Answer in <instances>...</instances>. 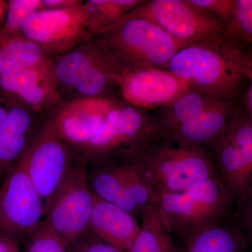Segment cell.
<instances>
[{"mask_svg":"<svg viewBox=\"0 0 252 252\" xmlns=\"http://www.w3.org/2000/svg\"><path fill=\"white\" fill-rule=\"evenodd\" d=\"M164 69L208 95L242 99L245 45L229 33L213 36L181 48Z\"/></svg>","mask_w":252,"mask_h":252,"instance_id":"cell-1","label":"cell"},{"mask_svg":"<svg viewBox=\"0 0 252 252\" xmlns=\"http://www.w3.org/2000/svg\"><path fill=\"white\" fill-rule=\"evenodd\" d=\"M157 135L210 151L245 113L243 100L212 97L190 89L167 107L154 111Z\"/></svg>","mask_w":252,"mask_h":252,"instance_id":"cell-2","label":"cell"},{"mask_svg":"<svg viewBox=\"0 0 252 252\" xmlns=\"http://www.w3.org/2000/svg\"><path fill=\"white\" fill-rule=\"evenodd\" d=\"M132 157L154 195L184 191L220 175L210 151L171 137L155 136Z\"/></svg>","mask_w":252,"mask_h":252,"instance_id":"cell-3","label":"cell"},{"mask_svg":"<svg viewBox=\"0 0 252 252\" xmlns=\"http://www.w3.org/2000/svg\"><path fill=\"white\" fill-rule=\"evenodd\" d=\"M153 203L170 233L180 238L208 225L229 220L236 200L220 175L178 193L158 192Z\"/></svg>","mask_w":252,"mask_h":252,"instance_id":"cell-4","label":"cell"},{"mask_svg":"<svg viewBox=\"0 0 252 252\" xmlns=\"http://www.w3.org/2000/svg\"><path fill=\"white\" fill-rule=\"evenodd\" d=\"M123 73L147 69H164L176 53L186 45L157 24L144 18L124 20L95 36Z\"/></svg>","mask_w":252,"mask_h":252,"instance_id":"cell-5","label":"cell"},{"mask_svg":"<svg viewBox=\"0 0 252 252\" xmlns=\"http://www.w3.org/2000/svg\"><path fill=\"white\" fill-rule=\"evenodd\" d=\"M53 60L63 102L118 94L123 72L97 37Z\"/></svg>","mask_w":252,"mask_h":252,"instance_id":"cell-6","label":"cell"},{"mask_svg":"<svg viewBox=\"0 0 252 252\" xmlns=\"http://www.w3.org/2000/svg\"><path fill=\"white\" fill-rule=\"evenodd\" d=\"M157 133L154 113L119 98L94 138L73 154L84 165L135 156Z\"/></svg>","mask_w":252,"mask_h":252,"instance_id":"cell-7","label":"cell"},{"mask_svg":"<svg viewBox=\"0 0 252 252\" xmlns=\"http://www.w3.org/2000/svg\"><path fill=\"white\" fill-rule=\"evenodd\" d=\"M94 203L86 165L74 158L41 223L67 245L89 230Z\"/></svg>","mask_w":252,"mask_h":252,"instance_id":"cell-8","label":"cell"},{"mask_svg":"<svg viewBox=\"0 0 252 252\" xmlns=\"http://www.w3.org/2000/svg\"><path fill=\"white\" fill-rule=\"evenodd\" d=\"M21 33L56 59L94 39L85 2L59 9H43L28 18Z\"/></svg>","mask_w":252,"mask_h":252,"instance_id":"cell-9","label":"cell"},{"mask_svg":"<svg viewBox=\"0 0 252 252\" xmlns=\"http://www.w3.org/2000/svg\"><path fill=\"white\" fill-rule=\"evenodd\" d=\"M44 216L42 199L21 157L0 186V235L16 242L27 241Z\"/></svg>","mask_w":252,"mask_h":252,"instance_id":"cell-10","label":"cell"},{"mask_svg":"<svg viewBox=\"0 0 252 252\" xmlns=\"http://www.w3.org/2000/svg\"><path fill=\"white\" fill-rule=\"evenodd\" d=\"M22 158L32 183L42 199L45 213L74 162L72 151L57 135L47 119Z\"/></svg>","mask_w":252,"mask_h":252,"instance_id":"cell-11","label":"cell"},{"mask_svg":"<svg viewBox=\"0 0 252 252\" xmlns=\"http://www.w3.org/2000/svg\"><path fill=\"white\" fill-rule=\"evenodd\" d=\"M131 17L149 20L172 37L187 44L228 33L225 25L190 0L147 1L128 18Z\"/></svg>","mask_w":252,"mask_h":252,"instance_id":"cell-12","label":"cell"},{"mask_svg":"<svg viewBox=\"0 0 252 252\" xmlns=\"http://www.w3.org/2000/svg\"><path fill=\"white\" fill-rule=\"evenodd\" d=\"M210 152L219 175L234 195L238 207L252 188V122L246 112Z\"/></svg>","mask_w":252,"mask_h":252,"instance_id":"cell-13","label":"cell"},{"mask_svg":"<svg viewBox=\"0 0 252 252\" xmlns=\"http://www.w3.org/2000/svg\"><path fill=\"white\" fill-rule=\"evenodd\" d=\"M119 98V94H112L63 102L49 119L74 154L98 133Z\"/></svg>","mask_w":252,"mask_h":252,"instance_id":"cell-14","label":"cell"},{"mask_svg":"<svg viewBox=\"0 0 252 252\" xmlns=\"http://www.w3.org/2000/svg\"><path fill=\"white\" fill-rule=\"evenodd\" d=\"M0 93L46 117L63 102L54 60L50 58L32 67L0 75Z\"/></svg>","mask_w":252,"mask_h":252,"instance_id":"cell-15","label":"cell"},{"mask_svg":"<svg viewBox=\"0 0 252 252\" xmlns=\"http://www.w3.org/2000/svg\"><path fill=\"white\" fill-rule=\"evenodd\" d=\"M191 89L189 83L165 69L147 68L123 73L118 94L127 103L157 111Z\"/></svg>","mask_w":252,"mask_h":252,"instance_id":"cell-16","label":"cell"},{"mask_svg":"<svg viewBox=\"0 0 252 252\" xmlns=\"http://www.w3.org/2000/svg\"><path fill=\"white\" fill-rule=\"evenodd\" d=\"M47 119L14 99L7 119L0 129V181L2 182L26 152Z\"/></svg>","mask_w":252,"mask_h":252,"instance_id":"cell-17","label":"cell"},{"mask_svg":"<svg viewBox=\"0 0 252 252\" xmlns=\"http://www.w3.org/2000/svg\"><path fill=\"white\" fill-rule=\"evenodd\" d=\"M89 230L104 241L128 252L138 234L140 224L130 212L94 195Z\"/></svg>","mask_w":252,"mask_h":252,"instance_id":"cell-18","label":"cell"},{"mask_svg":"<svg viewBox=\"0 0 252 252\" xmlns=\"http://www.w3.org/2000/svg\"><path fill=\"white\" fill-rule=\"evenodd\" d=\"M180 252H246L249 235L229 220L204 227L185 238Z\"/></svg>","mask_w":252,"mask_h":252,"instance_id":"cell-19","label":"cell"},{"mask_svg":"<svg viewBox=\"0 0 252 252\" xmlns=\"http://www.w3.org/2000/svg\"><path fill=\"white\" fill-rule=\"evenodd\" d=\"M86 167L88 182L94 195L122 207L135 217L141 215L127 194L119 158L89 164Z\"/></svg>","mask_w":252,"mask_h":252,"instance_id":"cell-20","label":"cell"},{"mask_svg":"<svg viewBox=\"0 0 252 252\" xmlns=\"http://www.w3.org/2000/svg\"><path fill=\"white\" fill-rule=\"evenodd\" d=\"M141 217L140 230L128 252H176L172 233L154 203L142 210Z\"/></svg>","mask_w":252,"mask_h":252,"instance_id":"cell-21","label":"cell"},{"mask_svg":"<svg viewBox=\"0 0 252 252\" xmlns=\"http://www.w3.org/2000/svg\"><path fill=\"white\" fill-rule=\"evenodd\" d=\"M147 1L143 0H89L84 1L89 14V29L95 36L127 19Z\"/></svg>","mask_w":252,"mask_h":252,"instance_id":"cell-22","label":"cell"},{"mask_svg":"<svg viewBox=\"0 0 252 252\" xmlns=\"http://www.w3.org/2000/svg\"><path fill=\"white\" fill-rule=\"evenodd\" d=\"M46 58L37 44L21 33L0 39V75L35 65Z\"/></svg>","mask_w":252,"mask_h":252,"instance_id":"cell-23","label":"cell"},{"mask_svg":"<svg viewBox=\"0 0 252 252\" xmlns=\"http://www.w3.org/2000/svg\"><path fill=\"white\" fill-rule=\"evenodd\" d=\"M43 8L42 0L8 1L4 21L0 27V39L20 34L28 18Z\"/></svg>","mask_w":252,"mask_h":252,"instance_id":"cell-24","label":"cell"},{"mask_svg":"<svg viewBox=\"0 0 252 252\" xmlns=\"http://www.w3.org/2000/svg\"><path fill=\"white\" fill-rule=\"evenodd\" d=\"M228 33L245 45L252 46V0H236Z\"/></svg>","mask_w":252,"mask_h":252,"instance_id":"cell-25","label":"cell"},{"mask_svg":"<svg viewBox=\"0 0 252 252\" xmlns=\"http://www.w3.org/2000/svg\"><path fill=\"white\" fill-rule=\"evenodd\" d=\"M25 252H67L66 243L58 235L39 223L26 241Z\"/></svg>","mask_w":252,"mask_h":252,"instance_id":"cell-26","label":"cell"},{"mask_svg":"<svg viewBox=\"0 0 252 252\" xmlns=\"http://www.w3.org/2000/svg\"><path fill=\"white\" fill-rule=\"evenodd\" d=\"M67 252H125L88 230L66 245Z\"/></svg>","mask_w":252,"mask_h":252,"instance_id":"cell-27","label":"cell"},{"mask_svg":"<svg viewBox=\"0 0 252 252\" xmlns=\"http://www.w3.org/2000/svg\"><path fill=\"white\" fill-rule=\"evenodd\" d=\"M192 4L220 20L228 27L234 14L236 0H190Z\"/></svg>","mask_w":252,"mask_h":252,"instance_id":"cell-28","label":"cell"},{"mask_svg":"<svg viewBox=\"0 0 252 252\" xmlns=\"http://www.w3.org/2000/svg\"><path fill=\"white\" fill-rule=\"evenodd\" d=\"M237 223L249 235L252 243V188L237 210Z\"/></svg>","mask_w":252,"mask_h":252,"instance_id":"cell-29","label":"cell"},{"mask_svg":"<svg viewBox=\"0 0 252 252\" xmlns=\"http://www.w3.org/2000/svg\"><path fill=\"white\" fill-rule=\"evenodd\" d=\"M245 78L248 86L243 102L245 112L252 122V46L245 45Z\"/></svg>","mask_w":252,"mask_h":252,"instance_id":"cell-30","label":"cell"},{"mask_svg":"<svg viewBox=\"0 0 252 252\" xmlns=\"http://www.w3.org/2000/svg\"><path fill=\"white\" fill-rule=\"evenodd\" d=\"M44 8L46 9H59L72 7L82 3V0H42Z\"/></svg>","mask_w":252,"mask_h":252,"instance_id":"cell-31","label":"cell"},{"mask_svg":"<svg viewBox=\"0 0 252 252\" xmlns=\"http://www.w3.org/2000/svg\"><path fill=\"white\" fill-rule=\"evenodd\" d=\"M14 99L0 93V129L4 126Z\"/></svg>","mask_w":252,"mask_h":252,"instance_id":"cell-32","label":"cell"},{"mask_svg":"<svg viewBox=\"0 0 252 252\" xmlns=\"http://www.w3.org/2000/svg\"><path fill=\"white\" fill-rule=\"evenodd\" d=\"M0 252H21L18 242L7 237L0 235Z\"/></svg>","mask_w":252,"mask_h":252,"instance_id":"cell-33","label":"cell"},{"mask_svg":"<svg viewBox=\"0 0 252 252\" xmlns=\"http://www.w3.org/2000/svg\"><path fill=\"white\" fill-rule=\"evenodd\" d=\"M8 1L0 0V27L4 21L5 15H6V9H7Z\"/></svg>","mask_w":252,"mask_h":252,"instance_id":"cell-34","label":"cell"}]
</instances>
